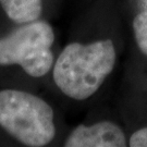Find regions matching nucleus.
I'll return each instance as SVG.
<instances>
[{
  "mask_svg": "<svg viewBox=\"0 0 147 147\" xmlns=\"http://www.w3.org/2000/svg\"><path fill=\"white\" fill-rule=\"evenodd\" d=\"M116 63V49L110 39L88 45L69 44L53 69V80L63 94L84 100L95 94Z\"/></svg>",
  "mask_w": 147,
  "mask_h": 147,
  "instance_id": "1",
  "label": "nucleus"
},
{
  "mask_svg": "<svg viewBox=\"0 0 147 147\" xmlns=\"http://www.w3.org/2000/svg\"><path fill=\"white\" fill-rule=\"evenodd\" d=\"M0 126L31 147L47 145L56 134L53 108L35 95L16 89L0 90Z\"/></svg>",
  "mask_w": 147,
  "mask_h": 147,
  "instance_id": "2",
  "label": "nucleus"
},
{
  "mask_svg": "<svg viewBox=\"0 0 147 147\" xmlns=\"http://www.w3.org/2000/svg\"><path fill=\"white\" fill-rule=\"evenodd\" d=\"M53 27L44 21H33L0 38V65L19 64L28 75L39 78L53 63Z\"/></svg>",
  "mask_w": 147,
  "mask_h": 147,
  "instance_id": "3",
  "label": "nucleus"
},
{
  "mask_svg": "<svg viewBox=\"0 0 147 147\" xmlns=\"http://www.w3.org/2000/svg\"><path fill=\"white\" fill-rule=\"evenodd\" d=\"M126 145L125 136L119 126L108 121L94 125L81 124L69 135L67 147H123Z\"/></svg>",
  "mask_w": 147,
  "mask_h": 147,
  "instance_id": "4",
  "label": "nucleus"
},
{
  "mask_svg": "<svg viewBox=\"0 0 147 147\" xmlns=\"http://www.w3.org/2000/svg\"><path fill=\"white\" fill-rule=\"evenodd\" d=\"M7 16L16 23L37 21L42 12V0H0Z\"/></svg>",
  "mask_w": 147,
  "mask_h": 147,
  "instance_id": "5",
  "label": "nucleus"
},
{
  "mask_svg": "<svg viewBox=\"0 0 147 147\" xmlns=\"http://www.w3.org/2000/svg\"><path fill=\"white\" fill-rule=\"evenodd\" d=\"M133 30L140 50L147 56V11L135 16L133 21Z\"/></svg>",
  "mask_w": 147,
  "mask_h": 147,
  "instance_id": "6",
  "label": "nucleus"
},
{
  "mask_svg": "<svg viewBox=\"0 0 147 147\" xmlns=\"http://www.w3.org/2000/svg\"><path fill=\"white\" fill-rule=\"evenodd\" d=\"M131 147H147V127L141 129L132 134L130 138Z\"/></svg>",
  "mask_w": 147,
  "mask_h": 147,
  "instance_id": "7",
  "label": "nucleus"
}]
</instances>
